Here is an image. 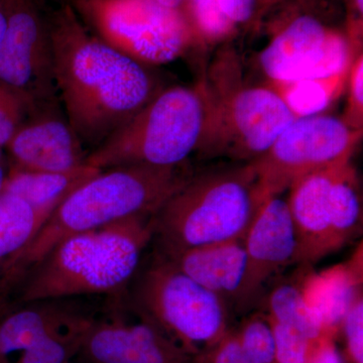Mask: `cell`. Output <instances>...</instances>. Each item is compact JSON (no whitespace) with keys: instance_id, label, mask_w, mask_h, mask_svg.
I'll return each mask as SVG.
<instances>
[{"instance_id":"34","label":"cell","mask_w":363,"mask_h":363,"mask_svg":"<svg viewBox=\"0 0 363 363\" xmlns=\"http://www.w3.org/2000/svg\"><path fill=\"white\" fill-rule=\"evenodd\" d=\"M7 173L4 168V156L1 147H0V193L4 191V183H6Z\"/></svg>"},{"instance_id":"9","label":"cell","mask_w":363,"mask_h":363,"mask_svg":"<svg viewBox=\"0 0 363 363\" xmlns=\"http://www.w3.org/2000/svg\"><path fill=\"white\" fill-rule=\"evenodd\" d=\"M362 130L342 117L318 114L298 117L262 156L250 162L264 200L279 196L303 177L352 160Z\"/></svg>"},{"instance_id":"33","label":"cell","mask_w":363,"mask_h":363,"mask_svg":"<svg viewBox=\"0 0 363 363\" xmlns=\"http://www.w3.org/2000/svg\"><path fill=\"white\" fill-rule=\"evenodd\" d=\"M162 6L169 7V9H178L185 13L186 1L187 0H157Z\"/></svg>"},{"instance_id":"36","label":"cell","mask_w":363,"mask_h":363,"mask_svg":"<svg viewBox=\"0 0 363 363\" xmlns=\"http://www.w3.org/2000/svg\"><path fill=\"white\" fill-rule=\"evenodd\" d=\"M0 363H6V360H2L1 358H0Z\"/></svg>"},{"instance_id":"22","label":"cell","mask_w":363,"mask_h":363,"mask_svg":"<svg viewBox=\"0 0 363 363\" xmlns=\"http://www.w3.org/2000/svg\"><path fill=\"white\" fill-rule=\"evenodd\" d=\"M267 316L272 321L290 327L310 340L317 341L324 335H330L324 331L306 304L298 285L277 286L267 298Z\"/></svg>"},{"instance_id":"24","label":"cell","mask_w":363,"mask_h":363,"mask_svg":"<svg viewBox=\"0 0 363 363\" xmlns=\"http://www.w3.org/2000/svg\"><path fill=\"white\" fill-rule=\"evenodd\" d=\"M185 13L197 39L209 44L228 39L235 28L222 14L217 0H187Z\"/></svg>"},{"instance_id":"26","label":"cell","mask_w":363,"mask_h":363,"mask_svg":"<svg viewBox=\"0 0 363 363\" xmlns=\"http://www.w3.org/2000/svg\"><path fill=\"white\" fill-rule=\"evenodd\" d=\"M269 318V317H267ZM271 322L276 363H307L317 341H312L290 327Z\"/></svg>"},{"instance_id":"19","label":"cell","mask_w":363,"mask_h":363,"mask_svg":"<svg viewBox=\"0 0 363 363\" xmlns=\"http://www.w3.org/2000/svg\"><path fill=\"white\" fill-rule=\"evenodd\" d=\"M101 169L87 164L70 171L28 172L11 168L2 192L18 196L32 206L55 210L73 191Z\"/></svg>"},{"instance_id":"29","label":"cell","mask_w":363,"mask_h":363,"mask_svg":"<svg viewBox=\"0 0 363 363\" xmlns=\"http://www.w3.org/2000/svg\"><path fill=\"white\" fill-rule=\"evenodd\" d=\"M347 106L342 118L352 128L362 130L363 119V57L353 61L347 78Z\"/></svg>"},{"instance_id":"6","label":"cell","mask_w":363,"mask_h":363,"mask_svg":"<svg viewBox=\"0 0 363 363\" xmlns=\"http://www.w3.org/2000/svg\"><path fill=\"white\" fill-rule=\"evenodd\" d=\"M206 124V101L199 83L164 88L152 101L89 152L93 168L180 166L198 152Z\"/></svg>"},{"instance_id":"13","label":"cell","mask_w":363,"mask_h":363,"mask_svg":"<svg viewBox=\"0 0 363 363\" xmlns=\"http://www.w3.org/2000/svg\"><path fill=\"white\" fill-rule=\"evenodd\" d=\"M243 245L247 274L238 307L247 308L269 279L296 262L297 236L286 200L274 196L260 205Z\"/></svg>"},{"instance_id":"18","label":"cell","mask_w":363,"mask_h":363,"mask_svg":"<svg viewBox=\"0 0 363 363\" xmlns=\"http://www.w3.org/2000/svg\"><path fill=\"white\" fill-rule=\"evenodd\" d=\"M362 250L351 259L320 272H310L298 285L306 304L327 334L335 336L351 303L362 292Z\"/></svg>"},{"instance_id":"3","label":"cell","mask_w":363,"mask_h":363,"mask_svg":"<svg viewBox=\"0 0 363 363\" xmlns=\"http://www.w3.org/2000/svg\"><path fill=\"white\" fill-rule=\"evenodd\" d=\"M152 217H130L62 240L21 279L18 304L125 292L154 240Z\"/></svg>"},{"instance_id":"15","label":"cell","mask_w":363,"mask_h":363,"mask_svg":"<svg viewBox=\"0 0 363 363\" xmlns=\"http://www.w3.org/2000/svg\"><path fill=\"white\" fill-rule=\"evenodd\" d=\"M350 161L303 177L289 189L286 203L297 236V264L310 266L337 252L332 233L334 184L341 166Z\"/></svg>"},{"instance_id":"17","label":"cell","mask_w":363,"mask_h":363,"mask_svg":"<svg viewBox=\"0 0 363 363\" xmlns=\"http://www.w3.org/2000/svg\"><path fill=\"white\" fill-rule=\"evenodd\" d=\"M0 322V358L25 351L43 339L93 317L75 298L35 301L21 306Z\"/></svg>"},{"instance_id":"32","label":"cell","mask_w":363,"mask_h":363,"mask_svg":"<svg viewBox=\"0 0 363 363\" xmlns=\"http://www.w3.org/2000/svg\"><path fill=\"white\" fill-rule=\"evenodd\" d=\"M307 363H344L334 336L324 335L315 343Z\"/></svg>"},{"instance_id":"4","label":"cell","mask_w":363,"mask_h":363,"mask_svg":"<svg viewBox=\"0 0 363 363\" xmlns=\"http://www.w3.org/2000/svg\"><path fill=\"white\" fill-rule=\"evenodd\" d=\"M206 101V124L199 152L250 162L259 159L297 117L269 85L243 75L240 55L224 48L198 81Z\"/></svg>"},{"instance_id":"28","label":"cell","mask_w":363,"mask_h":363,"mask_svg":"<svg viewBox=\"0 0 363 363\" xmlns=\"http://www.w3.org/2000/svg\"><path fill=\"white\" fill-rule=\"evenodd\" d=\"M341 328L345 336L348 357L352 363H363V297L362 291L351 303Z\"/></svg>"},{"instance_id":"37","label":"cell","mask_w":363,"mask_h":363,"mask_svg":"<svg viewBox=\"0 0 363 363\" xmlns=\"http://www.w3.org/2000/svg\"><path fill=\"white\" fill-rule=\"evenodd\" d=\"M245 363H248V362H247V360H245Z\"/></svg>"},{"instance_id":"20","label":"cell","mask_w":363,"mask_h":363,"mask_svg":"<svg viewBox=\"0 0 363 363\" xmlns=\"http://www.w3.org/2000/svg\"><path fill=\"white\" fill-rule=\"evenodd\" d=\"M54 210L32 206L18 196L0 193V276L26 247Z\"/></svg>"},{"instance_id":"11","label":"cell","mask_w":363,"mask_h":363,"mask_svg":"<svg viewBox=\"0 0 363 363\" xmlns=\"http://www.w3.org/2000/svg\"><path fill=\"white\" fill-rule=\"evenodd\" d=\"M350 40L312 16H297L259 52L269 83H291L350 73L354 61Z\"/></svg>"},{"instance_id":"8","label":"cell","mask_w":363,"mask_h":363,"mask_svg":"<svg viewBox=\"0 0 363 363\" xmlns=\"http://www.w3.org/2000/svg\"><path fill=\"white\" fill-rule=\"evenodd\" d=\"M69 4L95 37L150 68L181 58L198 40L184 11L157 0H70Z\"/></svg>"},{"instance_id":"35","label":"cell","mask_w":363,"mask_h":363,"mask_svg":"<svg viewBox=\"0 0 363 363\" xmlns=\"http://www.w3.org/2000/svg\"><path fill=\"white\" fill-rule=\"evenodd\" d=\"M6 9H4V0H0V42L4 38V32H6Z\"/></svg>"},{"instance_id":"25","label":"cell","mask_w":363,"mask_h":363,"mask_svg":"<svg viewBox=\"0 0 363 363\" xmlns=\"http://www.w3.org/2000/svg\"><path fill=\"white\" fill-rule=\"evenodd\" d=\"M248 363H276L274 339L267 314H253L235 331Z\"/></svg>"},{"instance_id":"30","label":"cell","mask_w":363,"mask_h":363,"mask_svg":"<svg viewBox=\"0 0 363 363\" xmlns=\"http://www.w3.org/2000/svg\"><path fill=\"white\" fill-rule=\"evenodd\" d=\"M235 331L228 330L215 345L197 357L198 363H245Z\"/></svg>"},{"instance_id":"16","label":"cell","mask_w":363,"mask_h":363,"mask_svg":"<svg viewBox=\"0 0 363 363\" xmlns=\"http://www.w3.org/2000/svg\"><path fill=\"white\" fill-rule=\"evenodd\" d=\"M162 255L196 283L221 298L229 307L240 306L247 274V253L243 240L223 241Z\"/></svg>"},{"instance_id":"1","label":"cell","mask_w":363,"mask_h":363,"mask_svg":"<svg viewBox=\"0 0 363 363\" xmlns=\"http://www.w3.org/2000/svg\"><path fill=\"white\" fill-rule=\"evenodd\" d=\"M48 21L60 104L79 140L92 152L164 88L150 67L91 33L69 2Z\"/></svg>"},{"instance_id":"14","label":"cell","mask_w":363,"mask_h":363,"mask_svg":"<svg viewBox=\"0 0 363 363\" xmlns=\"http://www.w3.org/2000/svg\"><path fill=\"white\" fill-rule=\"evenodd\" d=\"M79 363H198L157 327L140 320H95L86 333Z\"/></svg>"},{"instance_id":"5","label":"cell","mask_w":363,"mask_h":363,"mask_svg":"<svg viewBox=\"0 0 363 363\" xmlns=\"http://www.w3.org/2000/svg\"><path fill=\"white\" fill-rule=\"evenodd\" d=\"M264 201L250 162L192 175L152 217L157 250L243 240Z\"/></svg>"},{"instance_id":"7","label":"cell","mask_w":363,"mask_h":363,"mask_svg":"<svg viewBox=\"0 0 363 363\" xmlns=\"http://www.w3.org/2000/svg\"><path fill=\"white\" fill-rule=\"evenodd\" d=\"M130 308L196 359L228 332L229 306L157 252L128 285Z\"/></svg>"},{"instance_id":"23","label":"cell","mask_w":363,"mask_h":363,"mask_svg":"<svg viewBox=\"0 0 363 363\" xmlns=\"http://www.w3.org/2000/svg\"><path fill=\"white\" fill-rule=\"evenodd\" d=\"M94 316L86 318L68 328L57 332L49 337L23 351L18 363H67L77 357L86 333L94 323Z\"/></svg>"},{"instance_id":"2","label":"cell","mask_w":363,"mask_h":363,"mask_svg":"<svg viewBox=\"0 0 363 363\" xmlns=\"http://www.w3.org/2000/svg\"><path fill=\"white\" fill-rule=\"evenodd\" d=\"M192 177L180 166L116 167L100 172L60 203L33 240L4 267L0 296L18 288L26 272L62 240L135 216H154Z\"/></svg>"},{"instance_id":"31","label":"cell","mask_w":363,"mask_h":363,"mask_svg":"<svg viewBox=\"0 0 363 363\" xmlns=\"http://www.w3.org/2000/svg\"><path fill=\"white\" fill-rule=\"evenodd\" d=\"M257 0H217L219 9L226 20L235 26L252 20Z\"/></svg>"},{"instance_id":"10","label":"cell","mask_w":363,"mask_h":363,"mask_svg":"<svg viewBox=\"0 0 363 363\" xmlns=\"http://www.w3.org/2000/svg\"><path fill=\"white\" fill-rule=\"evenodd\" d=\"M6 32L0 42V82L30 112L60 104L51 33L40 0H4Z\"/></svg>"},{"instance_id":"21","label":"cell","mask_w":363,"mask_h":363,"mask_svg":"<svg viewBox=\"0 0 363 363\" xmlns=\"http://www.w3.org/2000/svg\"><path fill=\"white\" fill-rule=\"evenodd\" d=\"M348 74L267 85L278 93L294 116L298 118L323 114L336 98L340 96L347 83Z\"/></svg>"},{"instance_id":"27","label":"cell","mask_w":363,"mask_h":363,"mask_svg":"<svg viewBox=\"0 0 363 363\" xmlns=\"http://www.w3.org/2000/svg\"><path fill=\"white\" fill-rule=\"evenodd\" d=\"M25 102L16 92L0 82V147L4 149L28 116Z\"/></svg>"},{"instance_id":"12","label":"cell","mask_w":363,"mask_h":363,"mask_svg":"<svg viewBox=\"0 0 363 363\" xmlns=\"http://www.w3.org/2000/svg\"><path fill=\"white\" fill-rule=\"evenodd\" d=\"M6 149L11 168L28 172L70 171L85 164L89 155L61 105L28 114Z\"/></svg>"}]
</instances>
